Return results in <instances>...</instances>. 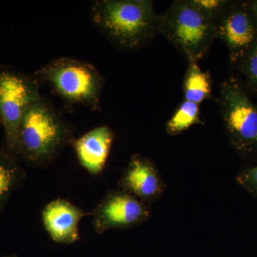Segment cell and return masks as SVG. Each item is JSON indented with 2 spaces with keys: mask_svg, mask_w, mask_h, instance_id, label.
<instances>
[{
  "mask_svg": "<svg viewBox=\"0 0 257 257\" xmlns=\"http://www.w3.org/2000/svg\"><path fill=\"white\" fill-rule=\"evenodd\" d=\"M248 91L257 92V42L239 66Z\"/></svg>",
  "mask_w": 257,
  "mask_h": 257,
  "instance_id": "15",
  "label": "cell"
},
{
  "mask_svg": "<svg viewBox=\"0 0 257 257\" xmlns=\"http://www.w3.org/2000/svg\"><path fill=\"white\" fill-rule=\"evenodd\" d=\"M201 123L199 104L184 100L166 125V131L172 136L178 135L193 125Z\"/></svg>",
  "mask_w": 257,
  "mask_h": 257,
  "instance_id": "14",
  "label": "cell"
},
{
  "mask_svg": "<svg viewBox=\"0 0 257 257\" xmlns=\"http://www.w3.org/2000/svg\"><path fill=\"white\" fill-rule=\"evenodd\" d=\"M26 172L21 161L4 147L0 150V217L11 196L22 187Z\"/></svg>",
  "mask_w": 257,
  "mask_h": 257,
  "instance_id": "12",
  "label": "cell"
},
{
  "mask_svg": "<svg viewBox=\"0 0 257 257\" xmlns=\"http://www.w3.org/2000/svg\"><path fill=\"white\" fill-rule=\"evenodd\" d=\"M114 134L108 126L89 130L72 143L79 164L92 175H100L104 170Z\"/></svg>",
  "mask_w": 257,
  "mask_h": 257,
  "instance_id": "11",
  "label": "cell"
},
{
  "mask_svg": "<svg viewBox=\"0 0 257 257\" xmlns=\"http://www.w3.org/2000/svg\"><path fill=\"white\" fill-rule=\"evenodd\" d=\"M211 80L209 75L198 65L197 62H189L184 81L185 100L199 104L211 95Z\"/></svg>",
  "mask_w": 257,
  "mask_h": 257,
  "instance_id": "13",
  "label": "cell"
},
{
  "mask_svg": "<svg viewBox=\"0 0 257 257\" xmlns=\"http://www.w3.org/2000/svg\"><path fill=\"white\" fill-rule=\"evenodd\" d=\"M120 190L145 203L159 199L165 190V183L155 164L148 158L135 154L119 181Z\"/></svg>",
  "mask_w": 257,
  "mask_h": 257,
  "instance_id": "9",
  "label": "cell"
},
{
  "mask_svg": "<svg viewBox=\"0 0 257 257\" xmlns=\"http://www.w3.org/2000/svg\"><path fill=\"white\" fill-rule=\"evenodd\" d=\"M216 27V37L226 45L230 62L239 66L257 42V23L249 1L230 2Z\"/></svg>",
  "mask_w": 257,
  "mask_h": 257,
  "instance_id": "7",
  "label": "cell"
},
{
  "mask_svg": "<svg viewBox=\"0 0 257 257\" xmlns=\"http://www.w3.org/2000/svg\"><path fill=\"white\" fill-rule=\"evenodd\" d=\"M240 179L250 188L257 191V166L246 171Z\"/></svg>",
  "mask_w": 257,
  "mask_h": 257,
  "instance_id": "17",
  "label": "cell"
},
{
  "mask_svg": "<svg viewBox=\"0 0 257 257\" xmlns=\"http://www.w3.org/2000/svg\"><path fill=\"white\" fill-rule=\"evenodd\" d=\"M150 216L147 203L121 190L111 191L99 202L92 213L96 234L108 230L122 229L143 224Z\"/></svg>",
  "mask_w": 257,
  "mask_h": 257,
  "instance_id": "8",
  "label": "cell"
},
{
  "mask_svg": "<svg viewBox=\"0 0 257 257\" xmlns=\"http://www.w3.org/2000/svg\"><path fill=\"white\" fill-rule=\"evenodd\" d=\"M72 125L41 97L24 115L19 128L16 156L30 167H45L74 141Z\"/></svg>",
  "mask_w": 257,
  "mask_h": 257,
  "instance_id": "2",
  "label": "cell"
},
{
  "mask_svg": "<svg viewBox=\"0 0 257 257\" xmlns=\"http://www.w3.org/2000/svg\"><path fill=\"white\" fill-rule=\"evenodd\" d=\"M221 117L231 143L243 152L257 149V104L244 84L231 78L221 84Z\"/></svg>",
  "mask_w": 257,
  "mask_h": 257,
  "instance_id": "6",
  "label": "cell"
},
{
  "mask_svg": "<svg viewBox=\"0 0 257 257\" xmlns=\"http://www.w3.org/2000/svg\"><path fill=\"white\" fill-rule=\"evenodd\" d=\"M250 7L257 23V0L249 1Z\"/></svg>",
  "mask_w": 257,
  "mask_h": 257,
  "instance_id": "18",
  "label": "cell"
},
{
  "mask_svg": "<svg viewBox=\"0 0 257 257\" xmlns=\"http://www.w3.org/2000/svg\"><path fill=\"white\" fill-rule=\"evenodd\" d=\"M159 32L189 62L202 59L217 38L216 20L197 9L189 0L174 2L160 15Z\"/></svg>",
  "mask_w": 257,
  "mask_h": 257,
  "instance_id": "4",
  "label": "cell"
},
{
  "mask_svg": "<svg viewBox=\"0 0 257 257\" xmlns=\"http://www.w3.org/2000/svg\"><path fill=\"white\" fill-rule=\"evenodd\" d=\"M86 214L69 201L57 199L45 206L42 219L51 239L56 243L71 244L80 239L79 224Z\"/></svg>",
  "mask_w": 257,
  "mask_h": 257,
  "instance_id": "10",
  "label": "cell"
},
{
  "mask_svg": "<svg viewBox=\"0 0 257 257\" xmlns=\"http://www.w3.org/2000/svg\"><path fill=\"white\" fill-rule=\"evenodd\" d=\"M67 104L100 109L104 79L93 64L74 57H59L34 72Z\"/></svg>",
  "mask_w": 257,
  "mask_h": 257,
  "instance_id": "3",
  "label": "cell"
},
{
  "mask_svg": "<svg viewBox=\"0 0 257 257\" xmlns=\"http://www.w3.org/2000/svg\"><path fill=\"white\" fill-rule=\"evenodd\" d=\"M90 16L96 30L121 50H138L159 32L160 16L149 0H96Z\"/></svg>",
  "mask_w": 257,
  "mask_h": 257,
  "instance_id": "1",
  "label": "cell"
},
{
  "mask_svg": "<svg viewBox=\"0 0 257 257\" xmlns=\"http://www.w3.org/2000/svg\"><path fill=\"white\" fill-rule=\"evenodd\" d=\"M3 257H17L16 256H3Z\"/></svg>",
  "mask_w": 257,
  "mask_h": 257,
  "instance_id": "19",
  "label": "cell"
},
{
  "mask_svg": "<svg viewBox=\"0 0 257 257\" xmlns=\"http://www.w3.org/2000/svg\"><path fill=\"white\" fill-rule=\"evenodd\" d=\"M194 7L214 20H217L230 2L226 0H189Z\"/></svg>",
  "mask_w": 257,
  "mask_h": 257,
  "instance_id": "16",
  "label": "cell"
},
{
  "mask_svg": "<svg viewBox=\"0 0 257 257\" xmlns=\"http://www.w3.org/2000/svg\"><path fill=\"white\" fill-rule=\"evenodd\" d=\"M40 83L34 73L0 65V124L5 148L16 155L19 128L26 111L42 97Z\"/></svg>",
  "mask_w": 257,
  "mask_h": 257,
  "instance_id": "5",
  "label": "cell"
}]
</instances>
